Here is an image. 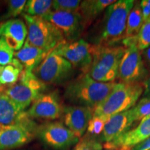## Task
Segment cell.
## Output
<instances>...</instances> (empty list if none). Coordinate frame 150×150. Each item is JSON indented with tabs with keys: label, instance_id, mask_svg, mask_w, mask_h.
<instances>
[{
	"label": "cell",
	"instance_id": "cell-1",
	"mask_svg": "<svg viewBox=\"0 0 150 150\" xmlns=\"http://www.w3.org/2000/svg\"><path fill=\"white\" fill-rule=\"evenodd\" d=\"M115 84V82L97 81L84 73L67 84L64 97L75 106H85L94 110L107 97Z\"/></svg>",
	"mask_w": 150,
	"mask_h": 150
},
{
	"label": "cell",
	"instance_id": "cell-2",
	"mask_svg": "<svg viewBox=\"0 0 150 150\" xmlns=\"http://www.w3.org/2000/svg\"><path fill=\"white\" fill-rule=\"evenodd\" d=\"M134 4L133 0H118L106 8L97 45L115 46L124 40L127 18Z\"/></svg>",
	"mask_w": 150,
	"mask_h": 150
},
{
	"label": "cell",
	"instance_id": "cell-3",
	"mask_svg": "<svg viewBox=\"0 0 150 150\" xmlns=\"http://www.w3.org/2000/svg\"><path fill=\"white\" fill-rule=\"evenodd\" d=\"M125 50L123 47L93 45V62L87 74L97 81L114 82Z\"/></svg>",
	"mask_w": 150,
	"mask_h": 150
},
{
	"label": "cell",
	"instance_id": "cell-4",
	"mask_svg": "<svg viewBox=\"0 0 150 150\" xmlns=\"http://www.w3.org/2000/svg\"><path fill=\"white\" fill-rule=\"evenodd\" d=\"M143 93L140 83H115L109 95L94 110L93 115L112 116L136 106Z\"/></svg>",
	"mask_w": 150,
	"mask_h": 150
},
{
	"label": "cell",
	"instance_id": "cell-5",
	"mask_svg": "<svg viewBox=\"0 0 150 150\" xmlns=\"http://www.w3.org/2000/svg\"><path fill=\"white\" fill-rule=\"evenodd\" d=\"M27 25V40L34 46L50 53L65 40L61 31L42 17L31 16L24 13Z\"/></svg>",
	"mask_w": 150,
	"mask_h": 150
},
{
	"label": "cell",
	"instance_id": "cell-6",
	"mask_svg": "<svg viewBox=\"0 0 150 150\" xmlns=\"http://www.w3.org/2000/svg\"><path fill=\"white\" fill-rule=\"evenodd\" d=\"M136 37L123 40L126 48L120 63L117 76L122 83H139L147 78V70L137 46Z\"/></svg>",
	"mask_w": 150,
	"mask_h": 150
},
{
	"label": "cell",
	"instance_id": "cell-7",
	"mask_svg": "<svg viewBox=\"0 0 150 150\" xmlns=\"http://www.w3.org/2000/svg\"><path fill=\"white\" fill-rule=\"evenodd\" d=\"M72 65L53 50L33 70V73L44 83L59 85L70 79L74 72Z\"/></svg>",
	"mask_w": 150,
	"mask_h": 150
},
{
	"label": "cell",
	"instance_id": "cell-8",
	"mask_svg": "<svg viewBox=\"0 0 150 150\" xmlns=\"http://www.w3.org/2000/svg\"><path fill=\"white\" fill-rule=\"evenodd\" d=\"M35 136L48 147L59 150L75 145L79 139L61 122H47L38 126Z\"/></svg>",
	"mask_w": 150,
	"mask_h": 150
},
{
	"label": "cell",
	"instance_id": "cell-9",
	"mask_svg": "<svg viewBox=\"0 0 150 150\" xmlns=\"http://www.w3.org/2000/svg\"><path fill=\"white\" fill-rule=\"evenodd\" d=\"M55 52L68 61L73 67L88 73L93 62V45L83 39L61 43L55 49Z\"/></svg>",
	"mask_w": 150,
	"mask_h": 150
},
{
	"label": "cell",
	"instance_id": "cell-10",
	"mask_svg": "<svg viewBox=\"0 0 150 150\" xmlns=\"http://www.w3.org/2000/svg\"><path fill=\"white\" fill-rule=\"evenodd\" d=\"M42 18L57 28L67 42L78 40L84 28L78 12L52 11Z\"/></svg>",
	"mask_w": 150,
	"mask_h": 150
},
{
	"label": "cell",
	"instance_id": "cell-11",
	"mask_svg": "<svg viewBox=\"0 0 150 150\" xmlns=\"http://www.w3.org/2000/svg\"><path fill=\"white\" fill-rule=\"evenodd\" d=\"M63 107L56 91L42 94L33 102L27 110V115L31 119L56 120L63 115Z\"/></svg>",
	"mask_w": 150,
	"mask_h": 150
},
{
	"label": "cell",
	"instance_id": "cell-12",
	"mask_svg": "<svg viewBox=\"0 0 150 150\" xmlns=\"http://www.w3.org/2000/svg\"><path fill=\"white\" fill-rule=\"evenodd\" d=\"M0 125H20L35 129L38 125L20 105L0 93Z\"/></svg>",
	"mask_w": 150,
	"mask_h": 150
},
{
	"label": "cell",
	"instance_id": "cell-13",
	"mask_svg": "<svg viewBox=\"0 0 150 150\" xmlns=\"http://www.w3.org/2000/svg\"><path fill=\"white\" fill-rule=\"evenodd\" d=\"M36 130L20 125H0V150H11L27 145Z\"/></svg>",
	"mask_w": 150,
	"mask_h": 150
},
{
	"label": "cell",
	"instance_id": "cell-14",
	"mask_svg": "<svg viewBox=\"0 0 150 150\" xmlns=\"http://www.w3.org/2000/svg\"><path fill=\"white\" fill-rule=\"evenodd\" d=\"M150 137V116L144 117L138 127L129 130L111 142H106V149L131 150L134 146Z\"/></svg>",
	"mask_w": 150,
	"mask_h": 150
},
{
	"label": "cell",
	"instance_id": "cell-15",
	"mask_svg": "<svg viewBox=\"0 0 150 150\" xmlns=\"http://www.w3.org/2000/svg\"><path fill=\"white\" fill-rule=\"evenodd\" d=\"M93 112L88 107L73 105L64 106L62 116L64 125L79 138L87 130Z\"/></svg>",
	"mask_w": 150,
	"mask_h": 150
},
{
	"label": "cell",
	"instance_id": "cell-16",
	"mask_svg": "<svg viewBox=\"0 0 150 150\" xmlns=\"http://www.w3.org/2000/svg\"><path fill=\"white\" fill-rule=\"evenodd\" d=\"M134 121L132 108L112 115L105 125L101 139L106 143L111 142L129 131Z\"/></svg>",
	"mask_w": 150,
	"mask_h": 150
},
{
	"label": "cell",
	"instance_id": "cell-17",
	"mask_svg": "<svg viewBox=\"0 0 150 150\" xmlns=\"http://www.w3.org/2000/svg\"><path fill=\"white\" fill-rule=\"evenodd\" d=\"M27 33V26L20 19H11L0 24V38H4L14 50H21Z\"/></svg>",
	"mask_w": 150,
	"mask_h": 150
},
{
	"label": "cell",
	"instance_id": "cell-18",
	"mask_svg": "<svg viewBox=\"0 0 150 150\" xmlns=\"http://www.w3.org/2000/svg\"><path fill=\"white\" fill-rule=\"evenodd\" d=\"M47 54L44 50L31 45L26 40L21 50L14 53V56L22 63L24 70L33 72Z\"/></svg>",
	"mask_w": 150,
	"mask_h": 150
},
{
	"label": "cell",
	"instance_id": "cell-19",
	"mask_svg": "<svg viewBox=\"0 0 150 150\" xmlns=\"http://www.w3.org/2000/svg\"><path fill=\"white\" fill-rule=\"evenodd\" d=\"M3 93L24 110L42 95L20 82L6 87Z\"/></svg>",
	"mask_w": 150,
	"mask_h": 150
},
{
	"label": "cell",
	"instance_id": "cell-20",
	"mask_svg": "<svg viewBox=\"0 0 150 150\" xmlns=\"http://www.w3.org/2000/svg\"><path fill=\"white\" fill-rule=\"evenodd\" d=\"M115 0H86L81 2L78 13L81 17L84 27L91 23L108 6Z\"/></svg>",
	"mask_w": 150,
	"mask_h": 150
},
{
	"label": "cell",
	"instance_id": "cell-21",
	"mask_svg": "<svg viewBox=\"0 0 150 150\" xmlns=\"http://www.w3.org/2000/svg\"><path fill=\"white\" fill-rule=\"evenodd\" d=\"M23 70L24 67L20 61L13 58L11 64L2 66L0 75L1 85H5L6 87H8L16 84Z\"/></svg>",
	"mask_w": 150,
	"mask_h": 150
},
{
	"label": "cell",
	"instance_id": "cell-22",
	"mask_svg": "<svg viewBox=\"0 0 150 150\" xmlns=\"http://www.w3.org/2000/svg\"><path fill=\"white\" fill-rule=\"evenodd\" d=\"M143 24L142 10L140 8V2L134 4L131 11L129 13L127 21L125 38L136 37Z\"/></svg>",
	"mask_w": 150,
	"mask_h": 150
},
{
	"label": "cell",
	"instance_id": "cell-23",
	"mask_svg": "<svg viewBox=\"0 0 150 150\" xmlns=\"http://www.w3.org/2000/svg\"><path fill=\"white\" fill-rule=\"evenodd\" d=\"M52 8V1L50 0H29L24 8L25 14L31 16L43 17Z\"/></svg>",
	"mask_w": 150,
	"mask_h": 150
},
{
	"label": "cell",
	"instance_id": "cell-24",
	"mask_svg": "<svg viewBox=\"0 0 150 150\" xmlns=\"http://www.w3.org/2000/svg\"><path fill=\"white\" fill-rule=\"evenodd\" d=\"M19 81L20 83L24 84L30 88L34 90L38 93L43 94L45 93L47 85L38 79L33 72H27L23 70L20 75Z\"/></svg>",
	"mask_w": 150,
	"mask_h": 150
},
{
	"label": "cell",
	"instance_id": "cell-25",
	"mask_svg": "<svg viewBox=\"0 0 150 150\" xmlns=\"http://www.w3.org/2000/svg\"><path fill=\"white\" fill-rule=\"evenodd\" d=\"M111 116L93 115L88 127V133L91 136H97L102 134L105 125Z\"/></svg>",
	"mask_w": 150,
	"mask_h": 150
},
{
	"label": "cell",
	"instance_id": "cell-26",
	"mask_svg": "<svg viewBox=\"0 0 150 150\" xmlns=\"http://www.w3.org/2000/svg\"><path fill=\"white\" fill-rule=\"evenodd\" d=\"M137 46L140 51H144L150 47V18L144 22L136 37Z\"/></svg>",
	"mask_w": 150,
	"mask_h": 150
},
{
	"label": "cell",
	"instance_id": "cell-27",
	"mask_svg": "<svg viewBox=\"0 0 150 150\" xmlns=\"http://www.w3.org/2000/svg\"><path fill=\"white\" fill-rule=\"evenodd\" d=\"M81 2L79 0H55L52 1V8L54 11L78 12Z\"/></svg>",
	"mask_w": 150,
	"mask_h": 150
},
{
	"label": "cell",
	"instance_id": "cell-28",
	"mask_svg": "<svg viewBox=\"0 0 150 150\" xmlns=\"http://www.w3.org/2000/svg\"><path fill=\"white\" fill-rule=\"evenodd\" d=\"M14 50L7 43L4 38H0V65L11 64L13 59Z\"/></svg>",
	"mask_w": 150,
	"mask_h": 150
},
{
	"label": "cell",
	"instance_id": "cell-29",
	"mask_svg": "<svg viewBox=\"0 0 150 150\" xmlns=\"http://www.w3.org/2000/svg\"><path fill=\"white\" fill-rule=\"evenodd\" d=\"M27 4L26 0H11L8 1L7 12L3 16L4 20H7L12 18H16L24 10Z\"/></svg>",
	"mask_w": 150,
	"mask_h": 150
},
{
	"label": "cell",
	"instance_id": "cell-30",
	"mask_svg": "<svg viewBox=\"0 0 150 150\" xmlns=\"http://www.w3.org/2000/svg\"><path fill=\"white\" fill-rule=\"evenodd\" d=\"M101 142L91 136H86L76 143L72 150H102Z\"/></svg>",
	"mask_w": 150,
	"mask_h": 150
},
{
	"label": "cell",
	"instance_id": "cell-31",
	"mask_svg": "<svg viewBox=\"0 0 150 150\" xmlns=\"http://www.w3.org/2000/svg\"><path fill=\"white\" fill-rule=\"evenodd\" d=\"M132 112L136 120L150 116V100L142 98L139 103L132 108Z\"/></svg>",
	"mask_w": 150,
	"mask_h": 150
},
{
	"label": "cell",
	"instance_id": "cell-32",
	"mask_svg": "<svg viewBox=\"0 0 150 150\" xmlns=\"http://www.w3.org/2000/svg\"><path fill=\"white\" fill-rule=\"evenodd\" d=\"M140 6L142 10L144 23V22L150 18V0H142L140 2Z\"/></svg>",
	"mask_w": 150,
	"mask_h": 150
},
{
	"label": "cell",
	"instance_id": "cell-33",
	"mask_svg": "<svg viewBox=\"0 0 150 150\" xmlns=\"http://www.w3.org/2000/svg\"><path fill=\"white\" fill-rule=\"evenodd\" d=\"M142 86L144 87L142 99L150 100V76L147 77L142 82Z\"/></svg>",
	"mask_w": 150,
	"mask_h": 150
},
{
	"label": "cell",
	"instance_id": "cell-34",
	"mask_svg": "<svg viewBox=\"0 0 150 150\" xmlns=\"http://www.w3.org/2000/svg\"><path fill=\"white\" fill-rule=\"evenodd\" d=\"M131 150H150V137L131 148Z\"/></svg>",
	"mask_w": 150,
	"mask_h": 150
},
{
	"label": "cell",
	"instance_id": "cell-35",
	"mask_svg": "<svg viewBox=\"0 0 150 150\" xmlns=\"http://www.w3.org/2000/svg\"><path fill=\"white\" fill-rule=\"evenodd\" d=\"M142 52H142V55L144 56L145 61L147 63V65L150 67V47Z\"/></svg>",
	"mask_w": 150,
	"mask_h": 150
},
{
	"label": "cell",
	"instance_id": "cell-36",
	"mask_svg": "<svg viewBox=\"0 0 150 150\" xmlns=\"http://www.w3.org/2000/svg\"><path fill=\"white\" fill-rule=\"evenodd\" d=\"M6 88V86H1V87H0V93H1V92H3L4 91Z\"/></svg>",
	"mask_w": 150,
	"mask_h": 150
},
{
	"label": "cell",
	"instance_id": "cell-37",
	"mask_svg": "<svg viewBox=\"0 0 150 150\" xmlns=\"http://www.w3.org/2000/svg\"><path fill=\"white\" fill-rule=\"evenodd\" d=\"M1 68H2V66H1V65H0V75H1ZM1 86H2V85H1V81H0V87H1Z\"/></svg>",
	"mask_w": 150,
	"mask_h": 150
},
{
	"label": "cell",
	"instance_id": "cell-38",
	"mask_svg": "<svg viewBox=\"0 0 150 150\" xmlns=\"http://www.w3.org/2000/svg\"><path fill=\"white\" fill-rule=\"evenodd\" d=\"M107 150H114V149H107Z\"/></svg>",
	"mask_w": 150,
	"mask_h": 150
}]
</instances>
